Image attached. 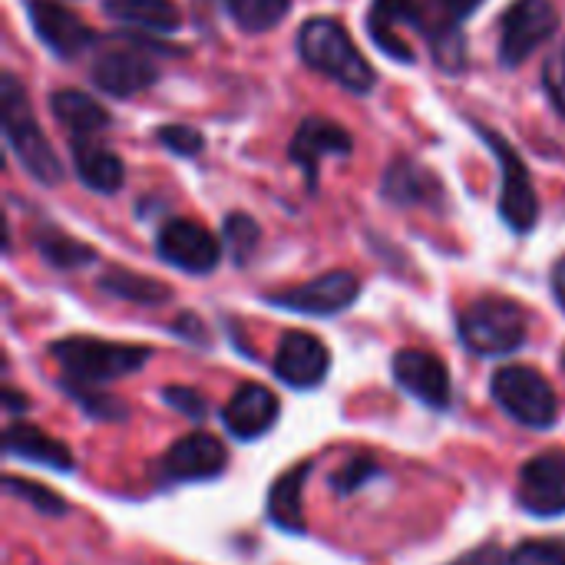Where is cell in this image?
Masks as SVG:
<instances>
[{
  "mask_svg": "<svg viewBox=\"0 0 565 565\" xmlns=\"http://www.w3.org/2000/svg\"><path fill=\"white\" fill-rule=\"evenodd\" d=\"M324 156H351V132L324 116H308L288 146V159L305 169L311 189L318 182V166Z\"/></svg>",
  "mask_w": 565,
  "mask_h": 565,
  "instance_id": "9a60e30c",
  "label": "cell"
},
{
  "mask_svg": "<svg viewBox=\"0 0 565 565\" xmlns=\"http://www.w3.org/2000/svg\"><path fill=\"white\" fill-rule=\"evenodd\" d=\"M454 20H463V17H470V13H477V7L483 3V0H437Z\"/></svg>",
  "mask_w": 565,
  "mask_h": 565,
  "instance_id": "8d00e7d4",
  "label": "cell"
},
{
  "mask_svg": "<svg viewBox=\"0 0 565 565\" xmlns=\"http://www.w3.org/2000/svg\"><path fill=\"white\" fill-rule=\"evenodd\" d=\"M401 30H424V13L417 0H374L367 13V33L391 60L414 63V46L401 36Z\"/></svg>",
  "mask_w": 565,
  "mask_h": 565,
  "instance_id": "2e32d148",
  "label": "cell"
},
{
  "mask_svg": "<svg viewBox=\"0 0 565 565\" xmlns=\"http://www.w3.org/2000/svg\"><path fill=\"white\" fill-rule=\"evenodd\" d=\"M258 238H262V228H258V222L252 215L232 212L225 218V242H228V248H232L238 265H245L252 258V252L258 248Z\"/></svg>",
  "mask_w": 565,
  "mask_h": 565,
  "instance_id": "f1b7e54d",
  "label": "cell"
},
{
  "mask_svg": "<svg viewBox=\"0 0 565 565\" xmlns=\"http://www.w3.org/2000/svg\"><path fill=\"white\" fill-rule=\"evenodd\" d=\"M99 288L113 298H122V301H132V305H159L169 298V288L156 278H146V275H132L126 268H109L103 278H99Z\"/></svg>",
  "mask_w": 565,
  "mask_h": 565,
  "instance_id": "d4e9b609",
  "label": "cell"
},
{
  "mask_svg": "<svg viewBox=\"0 0 565 565\" xmlns=\"http://www.w3.org/2000/svg\"><path fill=\"white\" fill-rule=\"evenodd\" d=\"M225 463H228V450L218 437L189 434L169 447L159 467H162V480L169 483H199V480L218 477Z\"/></svg>",
  "mask_w": 565,
  "mask_h": 565,
  "instance_id": "8fae6325",
  "label": "cell"
},
{
  "mask_svg": "<svg viewBox=\"0 0 565 565\" xmlns=\"http://www.w3.org/2000/svg\"><path fill=\"white\" fill-rule=\"evenodd\" d=\"M36 248L40 255L53 265V268H79V265H89L96 258V252L56 228H43L36 232Z\"/></svg>",
  "mask_w": 565,
  "mask_h": 565,
  "instance_id": "484cf974",
  "label": "cell"
},
{
  "mask_svg": "<svg viewBox=\"0 0 565 565\" xmlns=\"http://www.w3.org/2000/svg\"><path fill=\"white\" fill-rule=\"evenodd\" d=\"M232 20L252 33H262V30H271L285 20L291 0H225Z\"/></svg>",
  "mask_w": 565,
  "mask_h": 565,
  "instance_id": "4316f807",
  "label": "cell"
},
{
  "mask_svg": "<svg viewBox=\"0 0 565 565\" xmlns=\"http://www.w3.org/2000/svg\"><path fill=\"white\" fill-rule=\"evenodd\" d=\"M53 361L63 367L66 387H99L116 377L139 371L152 351L139 344H116L99 338H63L50 348Z\"/></svg>",
  "mask_w": 565,
  "mask_h": 565,
  "instance_id": "7a4b0ae2",
  "label": "cell"
},
{
  "mask_svg": "<svg viewBox=\"0 0 565 565\" xmlns=\"http://www.w3.org/2000/svg\"><path fill=\"white\" fill-rule=\"evenodd\" d=\"M361 295V281L354 271H328L321 278H311L305 285L285 288L268 295V305L285 308V311H298V315H311V318H331L341 315L344 308H351Z\"/></svg>",
  "mask_w": 565,
  "mask_h": 565,
  "instance_id": "ba28073f",
  "label": "cell"
},
{
  "mask_svg": "<svg viewBox=\"0 0 565 565\" xmlns=\"http://www.w3.org/2000/svg\"><path fill=\"white\" fill-rule=\"evenodd\" d=\"M328 371H331V351L324 348L321 338H315L308 331H291L281 338V344L275 351L278 381H285L288 387H298V391H311L328 377Z\"/></svg>",
  "mask_w": 565,
  "mask_h": 565,
  "instance_id": "7c38bea8",
  "label": "cell"
},
{
  "mask_svg": "<svg viewBox=\"0 0 565 565\" xmlns=\"http://www.w3.org/2000/svg\"><path fill=\"white\" fill-rule=\"evenodd\" d=\"M159 142L166 146V149H172L175 156H199L202 152V132L199 129H192V126H162L159 129Z\"/></svg>",
  "mask_w": 565,
  "mask_h": 565,
  "instance_id": "4dcf8cb0",
  "label": "cell"
},
{
  "mask_svg": "<svg viewBox=\"0 0 565 565\" xmlns=\"http://www.w3.org/2000/svg\"><path fill=\"white\" fill-rule=\"evenodd\" d=\"M559 26L553 0H513L500 20V60L503 66L526 63Z\"/></svg>",
  "mask_w": 565,
  "mask_h": 565,
  "instance_id": "8992f818",
  "label": "cell"
},
{
  "mask_svg": "<svg viewBox=\"0 0 565 565\" xmlns=\"http://www.w3.org/2000/svg\"><path fill=\"white\" fill-rule=\"evenodd\" d=\"M156 252L166 265L179 268V271H189V275H209L215 271L218 258H222V245L218 238L192 222V218H172L159 228V238H156Z\"/></svg>",
  "mask_w": 565,
  "mask_h": 565,
  "instance_id": "9c48e42d",
  "label": "cell"
},
{
  "mask_svg": "<svg viewBox=\"0 0 565 565\" xmlns=\"http://www.w3.org/2000/svg\"><path fill=\"white\" fill-rule=\"evenodd\" d=\"M3 401H7V407H10V414H20V411L26 407V401H23V397H17L13 391H7V394H3Z\"/></svg>",
  "mask_w": 565,
  "mask_h": 565,
  "instance_id": "f35d334b",
  "label": "cell"
},
{
  "mask_svg": "<svg viewBox=\"0 0 565 565\" xmlns=\"http://www.w3.org/2000/svg\"><path fill=\"white\" fill-rule=\"evenodd\" d=\"M384 199L397 205H440V179L414 159H397L384 175Z\"/></svg>",
  "mask_w": 565,
  "mask_h": 565,
  "instance_id": "ffe728a7",
  "label": "cell"
},
{
  "mask_svg": "<svg viewBox=\"0 0 565 565\" xmlns=\"http://www.w3.org/2000/svg\"><path fill=\"white\" fill-rule=\"evenodd\" d=\"M278 411H281V404H278V397L265 384H242L228 397V404L222 411V420H225L232 437L258 440L262 434H268L275 427Z\"/></svg>",
  "mask_w": 565,
  "mask_h": 565,
  "instance_id": "e0dca14e",
  "label": "cell"
},
{
  "mask_svg": "<svg viewBox=\"0 0 565 565\" xmlns=\"http://www.w3.org/2000/svg\"><path fill=\"white\" fill-rule=\"evenodd\" d=\"M477 132H480L483 142L497 152L500 169H503V195H500V215H503V222H507L513 232H520V235L533 232L536 222H540V199H536L530 169L523 166V159L516 156V149H513L507 139H500L493 129L477 126Z\"/></svg>",
  "mask_w": 565,
  "mask_h": 565,
  "instance_id": "52a82bcc",
  "label": "cell"
},
{
  "mask_svg": "<svg viewBox=\"0 0 565 565\" xmlns=\"http://www.w3.org/2000/svg\"><path fill=\"white\" fill-rule=\"evenodd\" d=\"M510 565H565V540H530L510 553Z\"/></svg>",
  "mask_w": 565,
  "mask_h": 565,
  "instance_id": "f546056e",
  "label": "cell"
},
{
  "mask_svg": "<svg viewBox=\"0 0 565 565\" xmlns=\"http://www.w3.org/2000/svg\"><path fill=\"white\" fill-rule=\"evenodd\" d=\"M311 473V463H301L288 473H281L268 493V516L285 533H305V480Z\"/></svg>",
  "mask_w": 565,
  "mask_h": 565,
  "instance_id": "44dd1931",
  "label": "cell"
},
{
  "mask_svg": "<svg viewBox=\"0 0 565 565\" xmlns=\"http://www.w3.org/2000/svg\"><path fill=\"white\" fill-rule=\"evenodd\" d=\"M394 381L411 394L417 397L424 407H434V411H447L450 407V374L444 367V361L430 351H397L394 354Z\"/></svg>",
  "mask_w": 565,
  "mask_h": 565,
  "instance_id": "4fadbf2b",
  "label": "cell"
},
{
  "mask_svg": "<svg viewBox=\"0 0 565 565\" xmlns=\"http://www.w3.org/2000/svg\"><path fill=\"white\" fill-rule=\"evenodd\" d=\"M460 341L467 351L480 358H503L523 348L526 341V315L516 301L507 298H480L460 311Z\"/></svg>",
  "mask_w": 565,
  "mask_h": 565,
  "instance_id": "277c9868",
  "label": "cell"
},
{
  "mask_svg": "<svg viewBox=\"0 0 565 565\" xmlns=\"http://www.w3.org/2000/svg\"><path fill=\"white\" fill-rule=\"evenodd\" d=\"M73 169H76L79 182L93 192L113 195L126 182V169H122L119 156L109 152L106 146H96V142H76L73 146Z\"/></svg>",
  "mask_w": 565,
  "mask_h": 565,
  "instance_id": "7402d4cb",
  "label": "cell"
},
{
  "mask_svg": "<svg viewBox=\"0 0 565 565\" xmlns=\"http://www.w3.org/2000/svg\"><path fill=\"white\" fill-rule=\"evenodd\" d=\"M377 473V467H374V460H358V463H348L341 473H334L331 477V487L338 490V493H354L367 477H374Z\"/></svg>",
  "mask_w": 565,
  "mask_h": 565,
  "instance_id": "e575fe53",
  "label": "cell"
},
{
  "mask_svg": "<svg viewBox=\"0 0 565 565\" xmlns=\"http://www.w3.org/2000/svg\"><path fill=\"white\" fill-rule=\"evenodd\" d=\"M70 391L76 394L83 411L93 414V417H103V420H122L126 417V404L109 397V394H89L86 387H70Z\"/></svg>",
  "mask_w": 565,
  "mask_h": 565,
  "instance_id": "d6a6232c",
  "label": "cell"
},
{
  "mask_svg": "<svg viewBox=\"0 0 565 565\" xmlns=\"http://www.w3.org/2000/svg\"><path fill=\"white\" fill-rule=\"evenodd\" d=\"M520 507L530 516L550 520L565 513V450H546L523 463L520 470Z\"/></svg>",
  "mask_w": 565,
  "mask_h": 565,
  "instance_id": "30bf717a",
  "label": "cell"
},
{
  "mask_svg": "<svg viewBox=\"0 0 565 565\" xmlns=\"http://www.w3.org/2000/svg\"><path fill=\"white\" fill-rule=\"evenodd\" d=\"M50 109H53V116H56L70 132H76V136H93L96 129L109 126V113H106L96 99H89L86 93H76V89H60V93H53V96H50Z\"/></svg>",
  "mask_w": 565,
  "mask_h": 565,
  "instance_id": "603a6c76",
  "label": "cell"
},
{
  "mask_svg": "<svg viewBox=\"0 0 565 565\" xmlns=\"http://www.w3.org/2000/svg\"><path fill=\"white\" fill-rule=\"evenodd\" d=\"M450 565H510V556H503L500 546H480V550L463 553L460 559H454Z\"/></svg>",
  "mask_w": 565,
  "mask_h": 565,
  "instance_id": "d590c367",
  "label": "cell"
},
{
  "mask_svg": "<svg viewBox=\"0 0 565 565\" xmlns=\"http://www.w3.org/2000/svg\"><path fill=\"white\" fill-rule=\"evenodd\" d=\"M543 89H546L550 103L556 106V113L565 116V46L546 60V66H543Z\"/></svg>",
  "mask_w": 565,
  "mask_h": 565,
  "instance_id": "1f68e13d",
  "label": "cell"
},
{
  "mask_svg": "<svg viewBox=\"0 0 565 565\" xmlns=\"http://www.w3.org/2000/svg\"><path fill=\"white\" fill-rule=\"evenodd\" d=\"M106 13L132 23V26H146V30H175L179 26V7L172 0H106Z\"/></svg>",
  "mask_w": 565,
  "mask_h": 565,
  "instance_id": "cb8c5ba5",
  "label": "cell"
},
{
  "mask_svg": "<svg viewBox=\"0 0 565 565\" xmlns=\"http://www.w3.org/2000/svg\"><path fill=\"white\" fill-rule=\"evenodd\" d=\"M93 83L109 96H136L156 83V63L136 50H109L93 63Z\"/></svg>",
  "mask_w": 565,
  "mask_h": 565,
  "instance_id": "ac0fdd59",
  "label": "cell"
},
{
  "mask_svg": "<svg viewBox=\"0 0 565 565\" xmlns=\"http://www.w3.org/2000/svg\"><path fill=\"white\" fill-rule=\"evenodd\" d=\"M162 401H166L172 411H179V414H185V417H192V420H202V417L209 414L205 397H202L199 391H192V387H166V391H162Z\"/></svg>",
  "mask_w": 565,
  "mask_h": 565,
  "instance_id": "836d02e7",
  "label": "cell"
},
{
  "mask_svg": "<svg viewBox=\"0 0 565 565\" xmlns=\"http://www.w3.org/2000/svg\"><path fill=\"white\" fill-rule=\"evenodd\" d=\"M553 295H556V301H559V308L565 311V258L553 268Z\"/></svg>",
  "mask_w": 565,
  "mask_h": 565,
  "instance_id": "74e56055",
  "label": "cell"
},
{
  "mask_svg": "<svg viewBox=\"0 0 565 565\" xmlns=\"http://www.w3.org/2000/svg\"><path fill=\"white\" fill-rule=\"evenodd\" d=\"M3 487H7V493H10V497H17V500L30 503V507H33L36 513H43V516H63V513H66V500H63V497H56L53 490L40 487V483L20 480V477H7V480H3Z\"/></svg>",
  "mask_w": 565,
  "mask_h": 565,
  "instance_id": "83f0119b",
  "label": "cell"
},
{
  "mask_svg": "<svg viewBox=\"0 0 565 565\" xmlns=\"http://www.w3.org/2000/svg\"><path fill=\"white\" fill-rule=\"evenodd\" d=\"M0 119H3V132L10 149L17 152V159L23 162V169L40 182V185H56L63 179V166L53 152V146L46 142L26 89L20 86V79L13 73L0 76Z\"/></svg>",
  "mask_w": 565,
  "mask_h": 565,
  "instance_id": "3957f363",
  "label": "cell"
},
{
  "mask_svg": "<svg viewBox=\"0 0 565 565\" xmlns=\"http://www.w3.org/2000/svg\"><path fill=\"white\" fill-rule=\"evenodd\" d=\"M490 391H493V401L500 404V411L510 414L523 427L546 430L559 420L556 391L536 367H523V364L500 367L490 381Z\"/></svg>",
  "mask_w": 565,
  "mask_h": 565,
  "instance_id": "5b68a950",
  "label": "cell"
},
{
  "mask_svg": "<svg viewBox=\"0 0 565 565\" xmlns=\"http://www.w3.org/2000/svg\"><path fill=\"white\" fill-rule=\"evenodd\" d=\"M3 450L10 457H20L26 463L36 467H50V470H73V454L66 444H60L56 437H46L40 427L30 424H10L3 434Z\"/></svg>",
  "mask_w": 565,
  "mask_h": 565,
  "instance_id": "d6986e66",
  "label": "cell"
},
{
  "mask_svg": "<svg viewBox=\"0 0 565 565\" xmlns=\"http://www.w3.org/2000/svg\"><path fill=\"white\" fill-rule=\"evenodd\" d=\"M26 13L30 23L36 30V36L63 60H73L79 53L89 50L93 43V30L63 3L56 0H26Z\"/></svg>",
  "mask_w": 565,
  "mask_h": 565,
  "instance_id": "5bb4252c",
  "label": "cell"
},
{
  "mask_svg": "<svg viewBox=\"0 0 565 565\" xmlns=\"http://www.w3.org/2000/svg\"><path fill=\"white\" fill-rule=\"evenodd\" d=\"M298 50L305 63L334 83H341L351 93H371L374 89V70L361 56L351 33L334 17H311L298 30Z\"/></svg>",
  "mask_w": 565,
  "mask_h": 565,
  "instance_id": "6da1fadb",
  "label": "cell"
}]
</instances>
